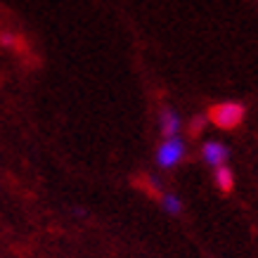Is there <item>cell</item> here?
I'll return each mask as SVG.
<instances>
[{
    "instance_id": "obj_6",
    "label": "cell",
    "mask_w": 258,
    "mask_h": 258,
    "mask_svg": "<svg viewBox=\"0 0 258 258\" xmlns=\"http://www.w3.org/2000/svg\"><path fill=\"white\" fill-rule=\"evenodd\" d=\"M161 202H164L166 211L168 213H180V209H182V204H180V199L175 195H164L161 197Z\"/></svg>"
},
{
    "instance_id": "obj_3",
    "label": "cell",
    "mask_w": 258,
    "mask_h": 258,
    "mask_svg": "<svg viewBox=\"0 0 258 258\" xmlns=\"http://www.w3.org/2000/svg\"><path fill=\"white\" fill-rule=\"evenodd\" d=\"M202 157L204 161L209 166H213V168H218V166H225L227 157H230V152H227V147L223 145V142H206L202 147Z\"/></svg>"
},
{
    "instance_id": "obj_5",
    "label": "cell",
    "mask_w": 258,
    "mask_h": 258,
    "mask_svg": "<svg viewBox=\"0 0 258 258\" xmlns=\"http://www.w3.org/2000/svg\"><path fill=\"white\" fill-rule=\"evenodd\" d=\"M216 185H218V189H223V192H232V187H235V175H232V171H230L227 166H218V168H216Z\"/></svg>"
},
{
    "instance_id": "obj_4",
    "label": "cell",
    "mask_w": 258,
    "mask_h": 258,
    "mask_svg": "<svg viewBox=\"0 0 258 258\" xmlns=\"http://www.w3.org/2000/svg\"><path fill=\"white\" fill-rule=\"evenodd\" d=\"M159 128H161V135H164V138H175V135H178L180 118L171 107L161 109V114H159Z\"/></svg>"
},
{
    "instance_id": "obj_7",
    "label": "cell",
    "mask_w": 258,
    "mask_h": 258,
    "mask_svg": "<svg viewBox=\"0 0 258 258\" xmlns=\"http://www.w3.org/2000/svg\"><path fill=\"white\" fill-rule=\"evenodd\" d=\"M206 123H209V118L206 116H195L192 121H189V133L195 135V138L197 135H202V131H204V125Z\"/></svg>"
},
{
    "instance_id": "obj_1",
    "label": "cell",
    "mask_w": 258,
    "mask_h": 258,
    "mask_svg": "<svg viewBox=\"0 0 258 258\" xmlns=\"http://www.w3.org/2000/svg\"><path fill=\"white\" fill-rule=\"evenodd\" d=\"M244 114H246V109H244V104H239V102H220V104L211 107L206 118L213 125L223 128V131H232V128H237L244 121Z\"/></svg>"
},
{
    "instance_id": "obj_2",
    "label": "cell",
    "mask_w": 258,
    "mask_h": 258,
    "mask_svg": "<svg viewBox=\"0 0 258 258\" xmlns=\"http://www.w3.org/2000/svg\"><path fill=\"white\" fill-rule=\"evenodd\" d=\"M185 157V142L180 140L178 135L175 138H166L157 149V164L161 168H173V166H178Z\"/></svg>"
}]
</instances>
